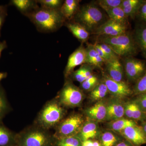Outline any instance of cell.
<instances>
[{
  "mask_svg": "<svg viewBox=\"0 0 146 146\" xmlns=\"http://www.w3.org/2000/svg\"><path fill=\"white\" fill-rule=\"evenodd\" d=\"M39 31H55L63 25L65 18L60 9H50L37 7L26 14Z\"/></svg>",
  "mask_w": 146,
  "mask_h": 146,
  "instance_id": "6da1fadb",
  "label": "cell"
},
{
  "mask_svg": "<svg viewBox=\"0 0 146 146\" xmlns=\"http://www.w3.org/2000/svg\"><path fill=\"white\" fill-rule=\"evenodd\" d=\"M98 42L109 45L119 57H134L139 52L133 33L127 32L116 36H100Z\"/></svg>",
  "mask_w": 146,
  "mask_h": 146,
  "instance_id": "7a4b0ae2",
  "label": "cell"
},
{
  "mask_svg": "<svg viewBox=\"0 0 146 146\" xmlns=\"http://www.w3.org/2000/svg\"><path fill=\"white\" fill-rule=\"evenodd\" d=\"M74 18L75 21L84 27L90 34L106 21L102 11L92 4L85 5L79 8Z\"/></svg>",
  "mask_w": 146,
  "mask_h": 146,
  "instance_id": "3957f363",
  "label": "cell"
},
{
  "mask_svg": "<svg viewBox=\"0 0 146 146\" xmlns=\"http://www.w3.org/2000/svg\"><path fill=\"white\" fill-rule=\"evenodd\" d=\"M65 110L57 100L48 102L39 113L37 123L45 130L58 125L63 120Z\"/></svg>",
  "mask_w": 146,
  "mask_h": 146,
  "instance_id": "277c9868",
  "label": "cell"
},
{
  "mask_svg": "<svg viewBox=\"0 0 146 146\" xmlns=\"http://www.w3.org/2000/svg\"><path fill=\"white\" fill-rule=\"evenodd\" d=\"M52 136L42 128H33L16 134L18 146H53Z\"/></svg>",
  "mask_w": 146,
  "mask_h": 146,
  "instance_id": "5b68a950",
  "label": "cell"
},
{
  "mask_svg": "<svg viewBox=\"0 0 146 146\" xmlns=\"http://www.w3.org/2000/svg\"><path fill=\"white\" fill-rule=\"evenodd\" d=\"M84 118L78 113L72 114L57 125L54 138L57 141L67 137L77 136L84 124Z\"/></svg>",
  "mask_w": 146,
  "mask_h": 146,
  "instance_id": "8992f818",
  "label": "cell"
},
{
  "mask_svg": "<svg viewBox=\"0 0 146 146\" xmlns=\"http://www.w3.org/2000/svg\"><path fill=\"white\" fill-rule=\"evenodd\" d=\"M57 100L63 107L75 108L80 106L83 102V91L71 81L67 80L61 89Z\"/></svg>",
  "mask_w": 146,
  "mask_h": 146,
  "instance_id": "52a82bcc",
  "label": "cell"
},
{
  "mask_svg": "<svg viewBox=\"0 0 146 146\" xmlns=\"http://www.w3.org/2000/svg\"><path fill=\"white\" fill-rule=\"evenodd\" d=\"M125 73L128 81L135 83L146 72V60L134 57L125 58Z\"/></svg>",
  "mask_w": 146,
  "mask_h": 146,
  "instance_id": "ba28073f",
  "label": "cell"
},
{
  "mask_svg": "<svg viewBox=\"0 0 146 146\" xmlns=\"http://www.w3.org/2000/svg\"><path fill=\"white\" fill-rule=\"evenodd\" d=\"M102 81L105 84L109 94L113 98L121 100L133 94V89L125 82L115 81L110 78L106 74H104Z\"/></svg>",
  "mask_w": 146,
  "mask_h": 146,
  "instance_id": "9c48e42d",
  "label": "cell"
},
{
  "mask_svg": "<svg viewBox=\"0 0 146 146\" xmlns=\"http://www.w3.org/2000/svg\"><path fill=\"white\" fill-rule=\"evenodd\" d=\"M127 25L109 19L91 33L99 36H116L126 33Z\"/></svg>",
  "mask_w": 146,
  "mask_h": 146,
  "instance_id": "30bf717a",
  "label": "cell"
},
{
  "mask_svg": "<svg viewBox=\"0 0 146 146\" xmlns=\"http://www.w3.org/2000/svg\"><path fill=\"white\" fill-rule=\"evenodd\" d=\"M86 48L82 44L68 58V62L64 70L65 77L69 76L77 66L86 63Z\"/></svg>",
  "mask_w": 146,
  "mask_h": 146,
  "instance_id": "8fae6325",
  "label": "cell"
},
{
  "mask_svg": "<svg viewBox=\"0 0 146 146\" xmlns=\"http://www.w3.org/2000/svg\"><path fill=\"white\" fill-rule=\"evenodd\" d=\"M121 133L134 145L140 146L146 144V135L143 128L137 124L127 127Z\"/></svg>",
  "mask_w": 146,
  "mask_h": 146,
  "instance_id": "7c38bea8",
  "label": "cell"
},
{
  "mask_svg": "<svg viewBox=\"0 0 146 146\" xmlns=\"http://www.w3.org/2000/svg\"><path fill=\"white\" fill-rule=\"evenodd\" d=\"M106 104V121H115L124 115V105L121 100L113 98Z\"/></svg>",
  "mask_w": 146,
  "mask_h": 146,
  "instance_id": "4fadbf2b",
  "label": "cell"
},
{
  "mask_svg": "<svg viewBox=\"0 0 146 146\" xmlns=\"http://www.w3.org/2000/svg\"><path fill=\"white\" fill-rule=\"evenodd\" d=\"M86 116L94 121H102L106 120V104L103 101H100L85 111Z\"/></svg>",
  "mask_w": 146,
  "mask_h": 146,
  "instance_id": "5bb4252c",
  "label": "cell"
},
{
  "mask_svg": "<svg viewBox=\"0 0 146 146\" xmlns=\"http://www.w3.org/2000/svg\"><path fill=\"white\" fill-rule=\"evenodd\" d=\"M105 65L107 76L110 78L116 81H123L124 68L119 59L108 61Z\"/></svg>",
  "mask_w": 146,
  "mask_h": 146,
  "instance_id": "9a60e30c",
  "label": "cell"
},
{
  "mask_svg": "<svg viewBox=\"0 0 146 146\" xmlns=\"http://www.w3.org/2000/svg\"><path fill=\"white\" fill-rule=\"evenodd\" d=\"M133 35L139 51L146 59V24H137Z\"/></svg>",
  "mask_w": 146,
  "mask_h": 146,
  "instance_id": "2e32d148",
  "label": "cell"
},
{
  "mask_svg": "<svg viewBox=\"0 0 146 146\" xmlns=\"http://www.w3.org/2000/svg\"><path fill=\"white\" fill-rule=\"evenodd\" d=\"M99 133V130L98 125L95 121L90 120L84 123L81 130L77 136L80 138L82 142L96 138Z\"/></svg>",
  "mask_w": 146,
  "mask_h": 146,
  "instance_id": "e0dca14e",
  "label": "cell"
},
{
  "mask_svg": "<svg viewBox=\"0 0 146 146\" xmlns=\"http://www.w3.org/2000/svg\"><path fill=\"white\" fill-rule=\"evenodd\" d=\"M80 1L78 0H65L63 2L60 11L65 19L70 21L74 18L78 11Z\"/></svg>",
  "mask_w": 146,
  "mask_h": 146,
  "instance_id": "ac0fdd59",
  "label": "cell"
},
{
  "mask_svg": "<svg viewBox=\"0 0 146 146\" xmlns=\"http://www.w3.org/2000/svg\"><path fill=\"white\" fill-rule=\"evenodd\" d=\"M66 25L71 33L82 43H84L89 39L90 33L78 23L74 21L67 23Z\"/></svg>",
  "mask_w": 146,
  "mask_h": 146,
  "instance_id": "d6986e66",
  "label": "cell"
},
{
  "mask_svg": "<svg viewBox=\"0 0 146 146\" xmlns=\"http://www.w3.org/2000/svg\"><path fill=\"white\" fill-rule=\"evenodd\" d=\"M145 0H123L121 7L127 18H136L139 8Z\"/></svg>",
  "mask_w": 146,
  "mask_h": 146,
  "instance_id": "ffe728a7",
  "label": "cell"
},
{
  "mask_svg": "<svg viewBox=\"0 0 146 146\" xmlns=\"http://www.w3.org/2000/svg\"><path fill=\"white\" fill-rule=\"evenodd\" d=\"M85 48L86 52V63L93 66L94 68L102 69L103 65L105 63L97 52L94 48V44H89Z\"/></svg>",
  "mask_w": 146,
  "mask_h": 146,
  "instance_id": "44dd1931",
  "label": "cell"
},
{
  "mask_svg": "<svg viewBox=\"0 0 146 146\" xmlns=\"http://www.w3.org/2000/svg\"><path fill=\"white\" fill-rule=\"evenodd\" d=\"M94 68L93 66L84 63L81 65L77 70L74 71L70 76H72L74 80L80 84L93 74Z\"/></svg>",
  "mask_w": 146,
  "mask_h": 146,
  "instance_id": "7402d4cb",
  "label": "cell"
},
{
  "mask_svg": "<svg viewBox=\"0 0 146 146\" xmlns=\"http://www.w3.org/2000/svg\"><path fill=\"white\" fill-rule=\"evenodd\" d=\"M16 134L0 122V146H12L16 144Z\"/></svg>",
  "mask_w": 146,
  "mask_h": 146,
  "instance_id": "603a6c76",
  "label": "cell"
},
{
  "mask_svg": "<svg viewBox=\"0 0 146 146\" xmlns=\"http://www.w3.org/2000/svg\"><path fill=\"white\" fill-rule=\"evenodd\" d=\"M11 3L25 15L38 7L36 1L32 0H12Z\"/></svg>",
  "mask_w": 146,
  "mask_h": 146,
  "instance_id": "cb8c5ba5",
  "label": "cell"
},
{
  "mask_svg": "<svg viewBox=\"0 0 146 146\" xmlns=\"http://www.w3.org/2000/svg\"><path fill=\"white\" fill-rule=\"evenodd\" d=\"M109 16L110 19L120 23L128 25V21L123 9L121 7H115L112 9L105 11Z\"/></svg>",
  "mask_w": 146,
  "mask_h": 146,
  "instance_id": "d4e9b609",
  "label": "cell"
},
{
  "mask_svg": "<svg viewBox=\"0 0 146 146\" xmlns=\"http://www.w3.org/2000/svg\"><path fill=\"white\" fill-rule=\"evenodd\" d=\"M108 94L109 91L107 86L102 80L94 89L90 91L89 98L93 101L98 102L103 99Z\"/></svg>",
  "mask_w": 146,
  "mask_h": 146,
  "instance_id": "484cf974",
  "label": "cell"
},
{
  "mask_svg": "<svg viewBox=\"0 0 146 146\" xmlns=\"http://www.w3.org/2000/svg\"><path fill=\"white\" fill-rule=\"evenodd\" d=\"M136 125L133 120L129 119H121L112 121L110 123L109 128L111 130L117 132H121L127 127Z\"/></svg>",
  "mask_w": 146,
  "mask_h": 146,
  "instance_id": "4316f807",
  "label": "cell"
},
{
  "mask_svg": "<svg viewBox=\"0 0 146 146\" xmlns=\"http://www.w3.org/2000/svg\"><path fill=\"white\" fill-rule=\"evenodd\" d=\"M100 81L98 76L93 74L84 81L80 83V89L83 91H91L99 84Z\"/></svg>",
  "mask_w": 146,
  "mask_h": 146,
  "instance_id": "83f0119b",
  "label": "cell"
},
{
  "mask_svg": "<svg viewBox=\"0 0 146 146\" xmlns=\"http://www.w3.org/2000/svg\"><path fill=\"white\" fill-rule=\"evenodd\" d=\"M82 141L77 136L67 137L58 140L57 146H82Z\"/></svg>",
  "mask_w": 146,
  "mask_h": 146,
  "instance_id": "f1b7e54d",
  "label": "cell"
},
{
  "mask_svg": "<svg viewBox=\"0 0 146 146\" xmlns=\"http://www.w3.org/2000/svg\"><path fill=\"white\" fill-rule=\"evenodd\" d=\"M100 139L102 146H114L117 142V138L116 136L108 131L102 133Z\"/></svg>",
  "mask_w": 146,
  "mask_h": 146,
  "instance_id": "f546056e",
  "label": "cell"
},
{
  "mask_svg": "<svg viewBox=\"0 0 146 146\" xmlns=\"http://www.w3.org/2000/svg\"><path fill=\"white\" fill-rule=\"evenodd\" d=\"M132 89L133 94L135 95L146 94V72L144 75L135 83Z\"/></svg>",
  "mask_w": 146,
  "mask_h": 146,
  "instance_id": "4dcf8cb0",
  "label": "cell"
},
{
  "mask_svg": "<svg viewBox=\"0 0 146 146\" xmlns=\"http://www.w3.org/2000/svg\"><path fill=\"white\" fill-rule=\"evenodd\" d=\"M36 1L42 7L54 9H60L63 2V1L60 0H39Z\"/></svg>",
  "mask_w": 146,
  "mask_h": 146,
  "instance_id": "1f68e13d",
  "label": "cell"
},
{
  "mask_svg": "<svg viewBox=\"0 0 146 146\" xmlns=\"http://www.w3.org/2000/svg\"><path fill=\"white\" fill-rule=\"evenodd\" d=\"M123 0H99L98 3L104 11L120 7Z\"/></svg>",
  "mask_w": 146,
  "mask_h": 146,
  "instance_id": "d6a6232c",
  "label": "cell"
},
{
  "mask_svg": "<svg viewBox=\"0 0 146 146\" xmlns=\"http://www.w3.org/2000/svg\"><path fill=\"white\" fill-rule=\"evenodd\" d=\"M9 109L8 105L4 92L0 86V119L6 114Z\"/></svg>",
  "mask_w": 146,
  "mask_h": 146,
  "instance_id": "836d02e7",
  "label": "cell"
},
{
  "mask_svg": "<svg viewBox=\"0 0 146 146\" xmlns=\"http://www.w3.org/2000/svg\"><path fill=\"white\" fill-rule=\"evenodd\" d=\"M95 44L100 48L112 60L119 59V56L115 53L109 45L101 42H97Z\"/></svg>",
  "mask_w": 146,
  "mask_h": 146,
  "instance_id": "e575fe53",
  "label": "cell"
},
{
  "mask_svg": "<svg viewBox=\"0 0 146 146\" xmlns=\"http://www.w3.org/2000/svg\"><path fill=\"white\" fill-rule=\"evenodd\" d=\"M132 107V120L141 121L143 119L144 112L142 111L136 101H131Z\"/></svg>",
  "mask_w": 146,
  "mask_h": 146,
  "instance_id": "d590c367",
  "label": "cell"
},
{
  "mask_svg": "<svg viewBox=\"0 0 146 146\" xmlns=\"http://www.w3.org/2000/svg\"><path fill=\"white\" fill-rule=\"evenodd\" d=\"M136 18L139 20L140 23L146 24V0H145V1L139 8Z\"/></svg>",
  "mask_w": 146,
  "mask_h": 146,
  "instance_id": "8d00e7d4",
  "label": "cell"
},
{
  "mask_svg": "<svg viewBox=\"0 0 146 146\" xmlns=\"http://www.w3.org/2000/svg\"><path fill=\"white\" fill-rule=\"evenodd\" d=\"M138 97L136 102L142 111L146 112V94L138 95Z\"/></svg>",
  "mask_w": 146,
  "mask_h": 146,
  "instance_id": "74e56055",
  "label": "cell"
},
{
  "mask_svg": "<svg viewBox=\"0 0 146 146\" xmlns=\"http://www.w3.org/2000/svg\"><path fill=\"white\" fill-rule=\"evenodd\" d=\"M94 46L97 52H98V54L102 58V59L104 60L105 63H106L108 62V61L113 60H112L108 56H107V55L96 44H94Z\"/></svg>",
  "mask_w": 146,
  "mask_h": 146,
  "instance_id": "f35d334b",
  "label": "cell"
},
{
  "mask_svg": "<svg viewBox=\"0 0 146 146\" xmlns=\"http://www.w3.org/2000/svg\"><path fill=\"white\" fill-rule=\"evenodd\" d=\"M7 47V43L5 41L0 42V57H1L2 52L3 51V50L5 49Z\"/></svg>",
  "mask_w": 146,
  "mask_h": 146,
  "instance_id": "ab89813d",
  "label": "cell"
},
{
  "mask_svg": "<svg viewBox=\"0 0 146 146\" xmlns=\"http://www.w3.org/2000/svg\"><path fill=\"white\" fill-rule=\"evenodd\" d=\"M6 15V13H0V35H1V29L4 21Z\"/></svg>",
  "mask_w": 146,
  "mask_h": 146,
  "instance_id": "60d3db41",
  "label": "cell"
},
{
  "mask_svg": "<svg viewBox=\"0 0 146 146\" xmlns=\"http://www.w3.org/2000/svg\"><path fill=\"white\" fill-rule=\"evenodd\" d=\"M93 141L91 140L82 141V146H93Z\"/></svg>",
  "mask_w": 146,
  "mask_h": 146,
  "instance_id": "b9f144b4",
  "label": "cell"
},
{
  "mask_svg": "<svg viewBox=\"0 0 146 146\" xmlns=\"http://www.w3.org/2000/svg\"><path fill=\"white\" fill-rule=\"evenodd\" d=\"M7 76V73L0 72V82L3 79L5 78Z\"/></svg>",
  "mask_w": 146,
  "mask_h": 146,
  "instance_id": "7bdbcfd3",
  "label": "cell"
},
{
  "mask_svg": "<svg viewBox=\"0 0 146 146\" xmlns=\"http://www.w3.org/2000/svg\"><path fill=\"white\" fill-rule=\"evenodd\" d=\"M115 146H130L129 145V144H128L127 143H126V142H123V141H122V142H119V143H118L117 144H116V145H115Z\"/></svg>",
  "mask_w": 146,
  "mask_h": 146,
  "instance_id": "ee69618b",
  "label": "cell"
},
{
  "mask_svg": "<svg viewBox=\"0 0 146 146\" xmlns=\"http://www.w3.org/2000/svg\"><path fill=\"white\" fill-rule=\"evenodd\" d=\"M6 9L5 6L0 5V13H6Z\"/></svg>",
  "mask_w": 146,
  "mask_h": 146,
  "instance_id": "f6af8a7d",
  "label": "cell"
},
{
  "mask_svg": "<svg viewBox=\"0 0 146 146\" xmlns=\"http://www.w3.org/2000/svg\"><path fill=\"white\" fill-rule=\"evenodd\" d=\"M93 146H102L101 144L98 141H93Z\"/></svg>",
  "mask_w": 146,
  "mask_h": 146,
  "instance_id": "bcb514c9",
  "label": "cell"
},
{
  "mask_svg": "<svg viewBox=\"0 0 146 146\" xmlns=\"http://www.w3.org/2000/svg\"><path fill=\"white\" fill-rule=\"evenodd\" d=\"M142 128H143L144 133H145L146 135V122L144 124L143 126V127H142Z\"/></svg>",
  "mask_w": 146,
  "mask_h": 146,
  "instance_id": "7dc6e473",
  "label": "cell"
},
{
  "mask_svg": "<svg viewBox=\"0 0 146 146\" xmlns=\"http://www.w3.org/2000/svg\"><path fill=\"white\" fill-rule=\"evenodd\" d=\"M12 146H17V145H13Z\"/></svg>",
  "mask_w": 146,
  "mask_h": 146,
  "instance_id": "c3c4849f",
  "label": "cell"
}]
</instances>
